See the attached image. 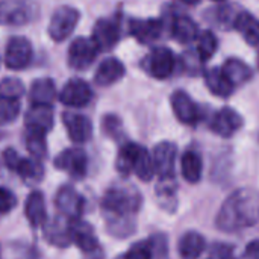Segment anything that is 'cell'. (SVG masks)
<instances>
[{
    "label": "cell",
    "mask_w": 259,
    "mask_h": 259,
    "mask_svg": "<svg viewBox=\"0 0 259 259\" xmlns=\"http://www.w3.org/2000/svg\"><path fill=\"white\" fill-rule=\"evenodd\" d=\"M141 194L134 185L117 184L105 193L102 212L106 231L115 238H126L135 232V215L141 208Z\"/></svg>",
    "instance_id": "obj_1"
},
{
    "label": "cell",
    "mask_w": 259,
    "mask_h": 259,
    "mask_svg": "<svg viewBox=\"0 0 259 259\" xmlns=\"http://www.w3.org/2000/svg\"><path fill=\"white\" fill-rule=\"evenodd\" d=\"M259 222V193L250 188L234 191L222 205L215 225L223 232H240Z\"/></svg>",
    "instance_id": "obj_2"
},
{
    "label": "cell",
    "mask_w": 259,
    "mask_h": 259,
    "mask_svg": "<svg viewBox=\"0 0 259 259\" xmlns=\"http://www.w3.org/2000/svg\"><path fill=\"white\" fill-rule=\"evenodd\" d=\"M38 5L33 0H0V24H27L38 17Z\"/></svg>",
    "instance_id": "obj_3"
},
{
    "label": "cell",
    "mask_w": 259,
    "mask_h": 259,
    "mask_svg": "<svg viewBox=\"0 0 259 259\" xmlns=\"http://www.w3.org/2000/svg\"><path fill=\"white\" fill-rule=\"evenodd\" d=\"M80 14L77 9L71 6H61L58 8L49 24V35L52 36L53 41H64L67 39L73 30L76 29V24L79 23Z\"/></svg>",
    "instance_id": "obj_4"
},
{
    "label": "cell",
    "mask_w": 259,
    "mask_h": 259,
    "mask_svg": "<svg viewBox=\"0 0 259 259\" xmlns=\"http://www.w3.org/2000/svg\"><path fill=\"white\" fill-rule=\"evenodd\" d=\"M175 55L168 47L153 49L143 61V67L155 79H167L175 70Z\"/></svg>",
    "instance_id": "obj_5"
},
{
    "label": "cell",
    "mask_w": 259,
    "mask_h": 259,
    "mask_svg": "<svg viewBox=\"0 0 259 259\" xmlns=\"http://www.w3.org/2000/svg\"><path fill=\"white\" fill-rule=\"evenodd\" d=\"M97 52L99 49L91 38H76L68 49V64L74 70H85L94 62Z\"/></svg>",
    "instance_id": "obj_6"
},
{
    "label": "cell",
    "mask_w": 259,
    "mask_h": 259,
    "mask_svg": "<svg viewBox=\"0 0 259 259\" xmlns=\"http://www.w3.org/2000/svg\"><path fill=\"white\" fill-rule=\"evenodd\" d=\"M32 59V44L24 36H14L8 41L5 50V64L11 70H21Z\"/></svg>",
    "instance_id": "obj_7"
},
{
    "label": "cell",
    "mask_w": 259,
    "mask_h": 259,
    "mask_svg": "<svg viewBox=\"0 0 259 259\" xmlns=\"http://www.w3.org/2000/svg\"><path fill=\"white\" fill-rule=\"evenodd\" d=\"M170 103L176 118L181 123L196 126L200 121V108L185 91H175L170 97Z\"/></svg>",
    "instance_id": "obj_8"
},
{
    "label": "cell",
    "mask_w": 259,
    "mask_h": 259,
    "mask_svg": "<svg viewBox=\"0 0 259 259\" xmlns=\"http://www.w3.org/2000/svg\"><path fill=\"white\" fill-rule=\"evenodd\" d=\"M55 167L62 171H67L74 179H82L87 175V167H88L87 153L77 147L67 149L56 156Z\"/></svg>",
    "instance_id": "obj_9"
},
{
    "label": "cell",
    "mask_w": 259,
    "mask_h": 259,
    "mask_svg": "<svg viewBox=\"0 0 259 259\" xmlns=\"http://www.w3.org/2000/svg\"><path fill=\"white\" fill-rule=\"evenodd\" d=\"M93 99L91 87L82 79L68 80L59 93V100L70 108H83Z\"/></svg>",
    "instance_id": "obj_10"
},
{
    "label": "cell",
    "mask_w": 259,
    "mask_h": 259,
    "mask_svg": "<svg viewBox=\"0 0 259 259\" xmlns=\"http://www.w3.org/2000/svg\"><path fill=\"white\" fill-rule=\"evenodd\" d=\"M70 237L71 243H74L87 255H93L100 250L99 240L94 234L93 226L80 219L70 220Z\"/></svg>",
    "instance_id": "obj_11"
},
{
    "label": "cell",
    "mask_w": 259,
    "mask_h": 259,
    "mask_svg": "<svg viewBox=\"0 0 259 259\" xmlns=\"http://www.w3.org/2000/svg\"><path fill=\"white\" fill-rule=\"evenodd\" d=\"M243 117L232 108L225 106L214 114L209 127L214 134L223 138H231L243 127Z\"/></svg>",
    "instance_id": "obj_12"
},
{
    "label": "cell",
    "mask_w": 259,
    "mask_h": 259,
    "mask_svg": "<svg viewBox=\"0 0 259 259\" xmlns=\"http://www.w3.org/2000/svg\"><path fill=\"white\" fill-rule=\"evenodd\" d=\"M176 156H178V147L175 143L162 141L155 146L152 158L155 164V171L159 175V179L175 178Z\"/></svg>",
    "instance_id": "obj_13"
},
{
    "label": "cell",
    "mask_w": 259,
    "mask_h": 259,
    "mask_svg": "<svg viewBox=\"0 0 259 259\" xmlns=\"http://www.w3.org/2000/svg\"><path fill=\"white\" fill-rule=\"evenodd\" d=\"M56 208L62 215H65L70 220L80 219L83 211V199L82 196L70 185H64L59 188L56 199H55Z\"/></svg>",
    "instance_id": "obj_14"
},
{
    "label": "cell",
    "mask_w": 259,
    "mask_h": 259,
    "mask_svg": "<svg viewBox=\"0 0 259 259\" xmlns=\"http://www.w3.org/2000/svg\"><path fill=\"white\" fill-rule=\"evenodd\" d=\"M64 126L73 143L83 144L93 137V124L88 117L76 112H64Z\"/></svg>",
    "instance_id": "obj_15"
},
{
    "label": "cell",
    "mask_w": 259,
    "mask_h": 259,
    "mask_svg": "<svg viewBox=\"0 0 259 259\" xmlns=\"http://www.w3.org/2000/svg\"><path fill=\"white\" fill-rule=\"evenodd\" d=\"M44 238L56 247H67L71 243L70 237V219L65 215H56L44 223Z\"/></svg>",
    "instance_id": "obj_16"
},
{
    "label": "cell",
    "mask_w": 259,
    "mask_h": 259,
    "mask_svg": "<svg viewBox=\"0 0 259 259\" xmlns=\"http://www.w3.org/2000/svg\"><path fill=\"white\" fill-rule=\"evenodd\" d=\"M99 50H111L120 39V26L112 18H102L96 23L91 38Z\"/></svg>",
    "instance_id": "obj_17"
},
{
    "label": "cell",
    "mask_w": 259,
    "mask_h": 259,
    "mask_svg": "<svg viewBox=\"0 0 259 259\" xmlns=\"http://www.w3.org/2000/svg\"><path fill=\"white\" fill-rule=\"evenodd\" d=\"M129 30L132 36L141 44H150L156 41L162 32V23L156 18H135L129 23Z\"/></svg>",
    "instance_id": "obj_18"
},
{
    "label": "cell",
    "mask_w": 259,
    "mask_h": 259,
    "mask_svg": "<svg viewBox=\"0 0 259 259\" xmlns=\"http://www.w3.org/2000/svg\"><path fill=\"white\" fill-rule=\"evenodd\" d=\"M124 73H126V68L120 59L106 58L97 67V71L94 74V82L100 87H109L118 82L124 76Z\"/></svg>",
    "instance_id": "obj_19"
},
{
    "label": "cell",
    "mask_w": 259,
    "mask_h": 259,
    "mask_svg": "<svg viewBox=\"0 0 259 259\" xmlns=\"http://www.w3.org/2000/svg\"><path fill=\"white\" fill-rule=\"evenodd\" d=\"M53 126V111L49 105H32L26 114V127L47 134Z\"/></svg>",
    "instance_id": "obj_20"
},
{
    "label": "cell",
    "mask_w": 259,
    "mask_h": 259,
    "mask_svg": "<svg viewBox=\"0 0 259 259\" xmlns=\"http://www.w3.org/2000/svg\"><path fill=\"white\" fill-rule=\"evenodd\" d=\"M24 212H26V219L32 228L44 226V223L47 220V212H46V202H44L42 193L33 191L27 196V200L24 205Z\"/></svg>",
    "instance_id": "obj_21"
},
{
    "label": "cell",
    "mask_w": 259,
    "mask_h": 259,
    "mask_svg": "<svg viewBox=\"0 0 259 259\" xmlns=\"http://www.w3.org/2000/svg\"><path fill=\"white\" fill-rule=\"evenodd\" d=\"M205 247H206V241L203 235H200L199 232L190 231L181 237L179 244H178V252H179L181 259H197L203 253Z\"/></svg>",
    "instance_id": "obj_22"
},
{
    "label": "cell",
    "mask_w": 259,
    "mask_h": 259,
    "mask_svg": "<svg viewBox=\"0 0 259 259\" xmlns=\"http://www.w3.org/2000/svg\"><path fill=\"white\" fill-rule=\"evenodd\" d=\"M205 83L208 87V90L217 96V97H222V99H226L229 97L235 87L231 83V80L226 77V74L223 73L222 68H211L205 73Z\"/></svg>",
    "instance_id": "obj_23"
},
{
    "label": "cell",
    "mask_w": 259,
    "mask_h": 259,
    "mask_svg": "<svg viewBox=\"0 0 259 259\" xmlns=\"http://www.w3.org/2000/svg\"><path fill=\"white\" fill-rule=\"evenodd\" d=\"M29 99L32 105H52L53 100L56 99V88L55 82L49 77L36 79L32 82L30 91H29Z\"/></svg>",
    "instance_id": "obj_24"
},
{
    "label": "cell",
    "mask_w": 259,
    "mask_h": 259,
    "mask_svg": "<svg viewBox=\"0 0 259 259\" xmlns=\"http://www.w3.org/2000/svg\"><path fill=\"white\" fill-rule=\"evenodd\" d=\"M173 38L181 44H190L199 36L197 24L187 15H176L171 24Z\"/></svg>",
    "instance_id": "obj_25"
},
{
    "label": "cell",
    "mask_w": 259,
    "mask_h": 259,
    "mask_svg": "<svg viewBox=\"0 0 259 259\" xmlns=\"http://www.w3.org/2000/svg\"><path fill=\"white\" fill-rule=\"evenodd\" d=\"M235 29L250 46H259V20L250 12H240L234 21Z\"/></svg>",
    "instance_id": "obj_26"
},
{
    "label": "cell",
    "mask_w": 259,
    "mask_h": 259,
    "mask_svg": "<svg viewBox=\"0 0 259 259\" xmlns=\"http://www.w3.org/2000/svg\"><path fill=\"white\" fill-rule=\"evenodd\" d=\"M222 70H223V73L226 74V77L231 80V83L234 87L243 85L247 80H250V77H252L250 67L247 64H244L241 59H237V58H229L223 64Z\"/></svg>",
    "instance_id": "obj_27"
},
{
    "label": "cell",
    "mask_w": 259,
    "mask_h": 259,
    "mask_svg": "<svg viewBox=\"0 0 259 259\" xmlns=\"http://www.w3.org/2000/svg\"><path fill=\"white\" fill-rule=\"evenodd\" d=\"M14 171L27 184H38L44 176V167L39 159L35 158H20Z\"/></svg>",
    "instance_id": "obj_28"
},
{
    "label": "cell",
    "mask_w": 259,
    "mask_h": 259,
    "mask_svg": "<svg viewBox=\"0 0 259 259\" xmlns=\"http://www.w3.org/2000/svg\"><path fill=\"white\" fill-rule=\"evenodd\" d=\"M181 167H182V176L185 178L187 182L197 184L200 181L202 170H203V164H202V158H200V155L197 152L187 150L182 155Z\"/></svg>",
    "instance_id": "obj_29"
},
{
    "label": "cell",
    "mask_w": 259,
    "mask_h": 259,
    "mask_svg": "<svg viewBox=\"0 0 259 259\" xmlns=\"http://www.w3.org/2000/svg\"><path fill=\"white\" fill-rule=\"evenodd\" d=\"M141 149L143 146L135 144V143H126L124 146H121L118 156H117V162H115V167L121 175L127 176L134 173V167H135V162L138 159Z\"/></svg>",
    "instance_id": "obj_30"
},
{
    "label": "cell",
    "mask_w": 259,
    "mask_h": 259,
    "mask_svg": "<svg viewBox=\"0 0 259 259\" xmlns=\"http://www.w3.org/2000/svg\"><path fill=\"white\" fill-rule=\"evenodd\" d=\"M176 191H178V185H176L175 178L159 179V184L156 185V199L164 209L171 211V212L176 211V206H178Z\"/></svg>",
    "instance_id": "obj_31"
},
{
    "label": "cell",
    "mask_w": 259,
    "mask_h": 259,
    "mask_svg": "<svg viewBox=\"0 0 259 259\" xmlns=\"http://www.w3.org/2000/svg\"><path fill=\"white\" fill-rule=\"evenodd\" d=\"M26 147L32 158L35 159H44L47 156V143H46V134L29 131L26 132Z\"/></svg>",
    "instance_id": "obj_32"
},
{
    "label": "cell",
    "mask_w": 259,
    "mask_h": 259,
    "mask_svg": "<svg viewBox=\"0 0 259 259\" xmlns=\"http://www.w3.org/2000/svg\"><path fill=\"white\" fill-rule=\"evenodd\" d=\"M219 47V41L211 30H203L197 36V55L202 62L211 59Z\"/></svg>",
    "instance_id": "obj_33"
},
{
    "label": "cell",
    "mask_w": 259,
    "mask_h": 259,
    "mask_svg": "<svg viewBox=\"0 0 259 259\" xmlns=\"http://www.w3.org/2000/svg\"><path fill=\"white\" fill-rule=\"evenodd\" d=\"M134 173L138 176V179H141L143 182H149L153 179L155 176V164H153V158L149 153V150L146 147H143V150L138 155V159L135 162L134 167Z\"/></svg>",
    "instance_id": "obj_34"
},
{
    "label": "cell",
    "mask_w": 259,
    "mask_h": 259,
    "mask_svg": "<svg viewBox=\"0 0 259 259\" xmlns=\"http://www.w3.org/2000/svg\"><path fill=\"white\" fill-rule=\"evenodd\" d=\"M24 94V85L15 77H6L0 82V99L18 100Z\"/></svg>",
    "instance_id": "obj_35"
},
{
    "label": "cell",
    "mask_w": 259,
    "mask_h": 259,
    "mask_svg": "<svg viewBox=\"0 0 259 259\" xmlns=\"http://www.w3.org/2000/svg\"><path fill=\"white\" fill-rule=\"evenodd\" d=\"M20 115V103L14 99H0V126L12 123Z\"/></svg>",
    "instance_id": "obj_36"
},
{
    "label": "cell",
    "mask_w": 259,
    "mask_h": 259,
    "mask_svg": "<svg viewBox=\"0 0 259 259\" xmlns=\"http://www.w3.org/2000/svg\"><path fill=\"white\" fill-rule=\"evenodd\" d=\"M152 247V259H170L168 256V243L165 235H153L149 238Z\"/></svg>",
    "instance_id": "obj_37"
},
{
    "label": "cell",
    "mask_w": 259,
    "mask_h": 259,
    "mask_svg": "<svg viewBox=\"0 0 259 259\" xmlns=\"http://www.w3.org/2000/svg\"><path fill=\"white\" fill-rule=\"evenodd\" d=\"M123 259H152V247L150 240H144L140 243H135L127 253L121 255Z\"/></svg>",
    "instance_id": "obj_38"
},
{
    "label": "cell",
    "mask_w": 259,
    "mask_h": 259,
    "mask_svg": "<svg viewBox=\"0 0 259 259\" xmlns=\"http://www.w3.org/2000/svg\"><path fill=\"white\" fill-rule=\"evenodd\" d=\"M17 205V197L12 191L5 187H0V215L11 212Z\"/></svg>",
    "instance_id": "obj_39"
},
{
    "label": "cell",
    "mask_w": 259,
    "mask_h": 259,
    "mask_svg": "<svg viewBox=\"0 0 259 259\" xmlns=\"http://www.w3.org/2000/svg\"><path fill=\"white\" fill-rule=\"evenodd\" d=\"M103 131L111 138H118L121 135V123L114 115H106L103 118Z\"/></svg>",
    "instance_id": "obj_40"
},
{
    "label": "cell",
    "mask_w": 259,
    "mask_h": 259,
    "mask_svg": "<svg viewBox=\"0 0 259 259\" xmlns=\"http://www.w3.org/2000/svg\"><path fill=\"white\" fill-rule=\"evenodd\" d=\"M20 158H21V156H20L14 149H6L5 153H3V162H5V165H6L9 170H12V171H14L15 165L18 164Z\"/></svg>",
    "instance_id": "obj_41"
},
{
    "label": "cell",
    "mask_w": 259,
    "mask_h": 259,
    "mask_svg": "<svg viewBox=\"0 0 259 259\" xmlns=\"http://www.w3.org/2000/svg\"><path fill=\"white\" fill-rule=\"evenodd\" d=\"M241 259H259V240H255L246 246Z\"/></svg>",
    "instance_id": "obj_42"
},
{
    "label": "cell",
    "mask_w": 259,
    "mask_h": 259,
    "mask_svg": "<svg viewBox=\"0 0 259 259\" xmlns=\"http://www.w3.org/2000/svg\"><path fill=\"white\" fill-rule=\"evenodd\" d=\"M182 3H187V5H196V3H199L200 0H181Z\"/></svg>",
    "instance_id": "obj_43"
},
{
    "label": "cell",
    "mask_w": 259,
    "mask_h": 259,
    "mask_svg": "<svg viewBox=\"0 0 259 259\" xmlns=\"http://www.w3.org/2000/svg\"><path fill=\"white\" fill-rule=\"evenodd\" d=\"M256 64H258V68H259V53H258V59H256Z\"/></svg>",
    "instance_id": "obj_44"
},
{
    "label": "cell",
    "mask_w": 259,
    "mask_h": 259,
    "mask_svg": "<svg viewBox=\"0 0 259 259\" xmlns=\"http://www.w3.org/2000/svg\"><path fill=\"white\" fill-rule=\"evenodd\" d=\"M208 259H219V258H214V256H209V258Z\"/></svg>",
    "instance_id": "obj_45"
},
{
    "label": "cell",
    "mask_w": 259,
    "mask_h": 259,
    "mask_svg": "<svg viewBox=\"0 0 259 259\" xmlns=\"http://www.w3.org/2000/svg\"><path fill=\"white\" fill-rule=\"evenodd\" d=\"M214 2H225V0H214Z\"/></svg>",
    "instance_id": "obj_46"
},
{
    "label": "cell",
    "mask_w": 259,
    "mask_h": 259,
    "mask_svg": "<svg viewBox=\"0 0 259 259\" xmlns=\"http://www.w3.org/2000/svg\"><path fill=\"white\" fill-rule=\"evenodd\" d=\"M0 258H2V247H0Z\"/></svg>",
    "instance_id": "obj_47"
},
{
    "label": "cell",
    "mask_w": 259,
    "mask_h": 259,
    "mask_svg": "<svg viewBox=\"0 0 259 259\" xmlns=\"http://www.w3.org/2000/svg\"><path fill=\"white\" fill-rule=\"evenodd\" d=\"M117 259H123V256H118V258H117Z\"/></svg>",
    "instance_id": "obj_48"
},
{
    "label": "cell",
    "mask_w": 259,
    "mask_h": 259,
    "mask_svg": "<svg viewBox=\"0 0 259 259\" xmlns=\"http://www.w3.org/2000/svg\"><path fill=\"white\" fill-rule=\"evenodd\" d=\"M0 137H2V135H0Z\"/></svg>",
    "instance_id": "obj_49"
}]
</instances>
